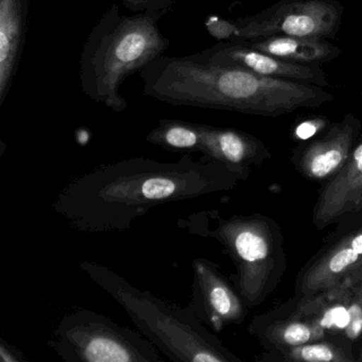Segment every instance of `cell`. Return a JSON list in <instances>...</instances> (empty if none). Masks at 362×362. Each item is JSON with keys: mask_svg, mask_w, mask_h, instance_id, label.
Segmentation results:
<instances>
[{"mask_svg": "<svg viewBox=\"0 0 362 362\" xmlns=\"http://www.w3.org/2000/svg\"><path fill=\"white\" fill-rule=\"evenodd\" d=\"M240 182L234 171L203 158L184 156L170 163L130 158L67 183L54 211L79 232H122L156 206L230 192Z\"/></svg>", "mask_w": 362, "mask_h": 362, "instance_id": "cell-1", "label": "cell"}, {"mask_svg": "<svg viewBox=\"0 0 362 362\" xmlns=\"http://www.w3.org/2000/svg\"><path fill=\"white\" fill-rule=\"evenodd\" d=\"M165 13L147 11L137 16L122 14L112 5L92 29L80 60V80L84 94L116 113L128 103L120 94L124 82L139 73L170 45L158 28Z\"/></svg>", "mask_w": 362, "mask_h": 362, "instance_id": "cell-2", "label": "cell"}, {"mask_svg": "<svg viewBox=\"0 0 362 362\" xmlns=\"http://www.w3.org/2000/svg\"><path fill=\"white\" fill-rule=\"evenodd\" d=\"M80 269L114 298L139 332L175 362H241L186 308L141 291L122 275L97 262Z\"/></svg>", "mask_w": 362, "mask_h": 362, "instance_id": "cell-3", "label": "cell"}, {"mask_svg": "<svg viewBox=\"0 0 362 362\" xmlns=\"http://www.w3.org/2000/svg\"><path fill=\"white\" fill-rule=\"evenodd\" d=\"M214 228L196 214L181 221L192 234L219 243L236 267L234 285L245 304L260 306L279 287L287 270L285 238L279 224L262 214L223 218L209 211Z\"/></svg>", "mask_w": 362, "mask_h": 362, "instance_id": "cell-4", "label": "cell"}, {"mask_svg": "<svg viewBox=\"0 0 362 362\" xmlns=\"http://www.w3.org/2000/svg\"><path fill=\"white\" fill-rule=\"evenodd\" d=\"M50 346L67 362H160L158 349L141 334L88 309L59 321Z\"/></svg>", "mask_w": 362, "mask_h": 362, "instance_id": "cell-5", "label": "cell"}, {"mask_svg": "<svg viewBox=\"0 0 362 362\" xmlns=\"http://www.w3.org/2000/svg\"><path fill=\"white\" fill-rule=\"evenodd\" d=\"M342 12L334 0H281L251 18L230 23V42L274 35L323 40L336 35Z\"/></svg>", "mask_w": 362, "mask_h": 362, "instance_id": "cell-6", "label": "cell"}, {"mask_svg": "<svg viewBox=\"0 0 362 362\" xmlns=\"http://www.w3.org/2000/svg\"><path fill=\"white\" fill-rule=\"evenodd\" d=\"M192 269V298L185 308L216 332L243 323L250 307L217 264L206 258H194Z\"/></svg>", "mask_w": 362, "mask_h": 362, "instance_id": "cell-7", "label": "cell"}, {"mask_svg": "<svg viewBox=\"0 0 362 362\" xmlns=\"http://www.w3.org/2000/svg\"><path fill=\"white\" fill-rule=\"evenodd\" d=\"M362 270V223L332 236L296 275L294 294L313 296Z\"/></svg>", "mask_w": 362, "mask_h": 362, "instance_id": "cell-8", "label": "cell"}, {"mask_svg": "<svg viewBox=\"0 0 362 362\" xmlns=\"http://www.w3.org/2000/svg\"><path fill=\"white\" fill-rule=\"evenodd\" d=\"M362 220V141H358L349 162L320 190L313 211L317 230L337 226V234Z\"/></svg>", "mask_w": 362, "mask_h": 362, "instance_id": "cell-9", "label": "cell"}, {"mask_svg": "<svg viewBox=\"0 0 362 362\" xmlns=\"http://www.w3.org/2000/svg\"><path fill=\"white\" fill-rule=\"evenodd\" d=\"M361 122L349 114L292 156L294 168L309 181L326 182L346 165L359 139Z\"/></svg>", "mask_w": 362, "mask_h": 362, "instance_id": "cell-10", "label": "cell"}, {"mask_svg": "<svg viewBox=\"0 0 362 362\" xmlns=\"http://www.w3.org/2000/svg\"><path fill=\"white\" fill-rule=\"evenodd\" d=\"M194 56L211 64L243 67L264 77L290 80L319 88H325L328 84L327 78L317 65L287 62L254 49L243 42L218 44Z\"/></svg>", "mask_w": 362, "mask_h": 362, "instance_id": "cell-11", "label": "cell"}, {"mask_svg": "<svg viewBox=\"0 0 362 362\" xmlns=\"http://www.w3.org/2000/svg\"><path fill=\"white\" fill-rule=\"evenodd\" d=\"M203 160L219 163L234 171L241 181L251 177L255 169L270 160L271 152L264 141L254 135L228 128L200 124Z\"/></svg>", "mask_w": 362, "mask_h": 362, "instance_id": "cell-12", "label": "cell"}, {"mask_svg": "<svg viewBox=\"0 0 362 362\" xmlns=\"http://www.w3.org/2000/svg\"><path fill=\"white\" fill-rule=\"evenodd\" d=\"M247 332L256 336L269 356L326 338L325 332L298 313L293 298L253 317Z\"/></svg>", "mask_w": 362, "mask_h": 362, "instance_id": "cell-13", "label": "cell"}, {"mask_svg": "<svg viewBox=\"0 0 362 362\" xmlns=\"http://www.w3.org/2000/svg\"><path fill=\"white\" fill-rule=\"evenodd\" d=\"M29 0H0V105L18 73L26 40Z\"/></svg>", "mask_w": 362, "mask_h": 362, "instance_id": "cell-14", "label": "cell"}, {"mask_svg": "<svg viewBox=\"0 0 362 362\" xmlns=\"http://www.w3.org/2000/svg\"><path fill=\"white\" fill-rule=\"evenodd\" d=\"M254 49L296 64L327 63L340 54L336 46L323 40L274 35L266 39L243 42Z\"/></svg>", "mask_w": 362, "mask_h": 362, "instance_id": "cell-15", "label": "cell"}, {"mask_svg": "<svg viewBox=\"0 0 362 362\" xmlns=\"http://www.w3.org/2000/svg\"><path fill=\"white\" fill-rule=\"evenodd\" d=\"M201 124L182 120L160 119L146 141L167 151L200 152Z\"/></svg>", "mask_w": 362, "mask_h": 362, "instance_id": "cell-16", "label": "cell"}, {"mask_svg": "<svg viewBox=\"0 0 362 362\" xmlns=\"http://www.w3.org/2000/svg\"><path fill=\"white\" fill-rule=\"evenodd\" d=\"M270 357L289 362H356L353 349L332 338L311 341Z\"/></svg>", "mask_w": 362, "mask_h": 362, "instance_id": "cell-17", "label": "cell"}, {"mask_svg": "<svg viewBox=\"0 0 362 362\" xmlns=\"http://www.w3.org/2000/svg\"><path fill=\"white\" fill-rule=\"evenodd\" d=\"M329 127V120L327 118H307L292 128L291 137L296 141H313L323 134Z\"/></svg>", "mask_w": 362, "mask_h": 362, "instance_id": "cell-18", "label": "cell"}, {"mask_svg": "<svg viewBox=\"0 0 362 362\" xmlns=\"http://www.w3.org/2000/svg\"><path fill=\"white\" fill-rule=\"evenodd\" d=\"M122 3L131 11H160L166 13L175 0H122Z\"/></svg>", "mask_w": 362, "mask_h": 362, "instance_id": "cell-19", "label": "cell"}, {"mask_svg": "<svg viewBox=\"0 0 362 362\" xmlns=\"http://www.w3.org/2000/svg\"><path fill=\"white\" fill-rule=\"evenodd\" d=\"M16 353H18V351L12 349L10 345L8 346V345L5 344L4 342L0 345V356H1V360H3V361H20L21 359L16 356Z\"/></svg>", "mask_w": 362, "mask_h": 362, "instance_id": "cell-20", "label": "cell"}]
</instances>
